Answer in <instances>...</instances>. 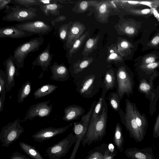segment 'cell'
<instances>
[{"instance_id":"obj_35","label":"cell","mask_w":159,"mask_h":159,"mask_svg":"<svg viewBox=\"0 0 159 159\" xmlns=\"http://www.w3.org/2000/svg\"><path fill=\"white\" fill-rule=\"evenodd\" d=\"M73 23L70 22L60 26L59 28V36L61 41L66 40L70 27Z\"/></svg>"},{"instance_id":"obj_27","label":"cell","mask_w":159,"mask_h":159,"mask_svg":"<svg viewBox=\"0 0 159 159\" xmlns=\"http://www.w3.org/2000/svg\"><path fill=\"white\" fill-rule=\"evenodd\" d=\"M100 36L98 35L95 38H90L86 42L82 55L87 56L97 48Z\"/></svg>"},{"instance_id":"obj_14","label":"cell","mask_w":159,"mask_h":159,"mask_svg":"<svg viewBox=\"0 0 159 159\" xmlns=\"http://www.w3.org/2000/svg\"><path fill=\"white\" fill-rule=\"evenodd\" d=\"M50 44L48 43L46 48L40 53L32 62L33 67L37 66L41 67L43 71H48L53 55L50 53Z\"/></svg>"},{"instance_id":"obj_7","label":"cell","mask_w":159,"mask_h":159,"mask_svg":"<svg viewBox=\"0 0 159 159\" xmlns=\"http://www.w3.org/2000/svg\"><path fill=\"white\" fill-rule=\"evenodd\" d=\"M117 93L120 101L124 94L130 93L132 90V82L130 77L124 67L118 68L116 75Z\"/></svg>"},{"instance_id":"obj_33","label":"cell","mask_w":159,"mask_h":159,"mask_svg":"<svg viewBox=\"0 0 159 159\" xmlns=\"http://www.w3.org/2000/svg\"><path fill=\"white\" fill-rule=\"evenodd\" d=\"M108 98L110 106L115 111L118 112L120 109V101L117 93L113 92L110 93Z\"/></svg>"},{"instance_id":"obj_34","label":"cell","mask_w":159,"mask_h":159,"mask_svg":"<svg viewBox=\"0 0 159 159\" xmlns=\"http://www.w3.org/2000/svg\"><path fill=\"white\" fill-rule=\"evenodd\" d=\"M11 3L15 6H23L26 8L30 7L31 6L42 5L39 0H11Z\"/></svg>"},{"instance_id":"obj_47","label":"cell","mask_w":159,"mask_h":159,"mask_svg":"<svg viewBox=\"0 0 159 159\" xmlns=\"http://www.w3.org/2000/svg\"><path fill=\"white\" fill-rule=\"evenodd\" d=\"M115 156L111 155L108 149L106 151L105 157L102 159H114Z\"/></svg>"},{"instance_id":"obj_6","label":"cell","mask_w":159,"mask_h":159,"mask_svg":"<svg viewBox=\"0 0 159 159\" xmlns=\"http://www.w3.org/2000/svg\"><path fill=\"white\" fill-rule=\"evenodd\" d=\"M50 100L39 102L31 106L27 111L24 119L21 122L30 120L36 117H44L48 116L52 110L53 105Z\"/></svg>"},{"instance_id":"obj_8","label":"cell","mask_w":159,"mask_h":159,"mask_svg":"<svg viewBox=\"0 0 159 159\" xmlns=\"http://www.w3.org/2000/svg\"><path fill=\"white\" fill-rule=\"evenodd\" d=\"M14 26L21 30L40 35L48 34L53 29L50 25L41 20L21 23Z\"/></svg>"},{"instance_id":"obj_11","label":"cell","mask_w":159,"mask_h":159,"mask_svg":"<svg viewBox=\"0 0 159 159\" xmlns=\"http://www.w3.org/2000/svg\"><path fill=\"white\" fill-rule=\"evenodd\" d=\"M3 66L7 77L8 84L6 89L7 91H9L15 85L14 77L20 75L13 56L10 54L9 57L4 61Z\"/></svg>"},{"instance_id":"obj_42","label":"cell","mask_w":159,"mask_h":159,"mask_svg":"<svg viewBox=\"0 0 159 159\" xmlns=\"http://www.w3.org/2000/svg\"><path fill=\"white\" fill-rule=\"evenodd\" d=\"M81 142L78 139L76 141L70 159H74L76 153L79 147Z\"/></svg>"},{"instance_id":"obj_19","label":"cell","mask_w":159,"mask_h":159,"mask_svg":"<svg viewBox=\"0 0 159 159\" xmlns=\"http://www.w3.org/2000/svg\"><path fill=\"white\" fill-rule=\"evenodd\" d=\"M113 140L117 149L122 152L124 148V142L122 127L119 123H117L115 127Z\"/></svg>"},{"instance_id":"obj_55","label":"cell","mask_w":159,"mask_h":159,"mask_svg":"<svg viewBox=\"0 0 159 159\" xmlns=\"http://www.w3.org/2000/svg\"><path fill=\"white\" fill-rule=\"evenodd\" d=\"M142 3L143 4H148V5H149L150 4V2H142Z\"/></svg>"},{"instance_id":"obj_56","label":"cell","mask_w":159,"mask_h":159,"mask_svg":"<svg viewBox=\"0 0 159 159\" xmlns=\"http://www.w3.org/2000/svg\"></svg>"},{"instance_id":"obj_16","label":"cell","mask_w":159,"mask_h":159,"mask_svg":"<svg viewBox=\"0 0 159 159\" xmlns=\"http://www.w3.org/2000/svg\"><path fill=\"white\" fill-rule=\"evenodd\" d=\"M112 2L109 1H97L93 6L96 11L98 17L101 21L107 20L112 10L116 7Z\"/></svg>"},{"instance_id":"obj_3","label":"cell","mask_w":159,"mask_h":159,"mask_svg":"<svg viewBox=\"0 0 159 159\" xmlns=\"http://www.w3.org/2000/svg\"><path fill=\"white\" fill-rule=\"evenodd\" d=\"M21 122V120L18 118L2 127L0 133V141L2 147H8L24 132Z\"/></svg>"},{"instance_id":"obj_52","label":"cell","mask_w":159,"mask_h":159,"mask_svg":"<svg viewBox=\"0 0 159 159\" xmlns=\"http://www.w3.org/2000/svg\"><path fill=\"white\" fill-rule=\"evenodd\" d=\"M150 10L148 9H143L142 10L141 12L144 14H146L149 13L150 12Z\"/></svg>"},{"instance_id":"obj_28","label":"cell","mask_w":159,"mask_h":159,"mask_svg":"<svg viewBox=\"0 0 159 159\" xmlns=\"http://www.w3.org/2000/svg\"><path fill=\"white\" fill-rule=\"evenodd\" d=\"M31 91V84L29 81H27L23 83L18 91L17 95V101L21 103L24 99L30 93Z\"/></svg>"},{"instance_id":"obj_43","label":"cell","mask_w":159,"mask_h":159,"mask_svg":"<svg viewBox=\"0 0 159 159\" xmlns=\"http://www.w3.org/2000/svg\"><path fill=\"white\" fill-rule=\"evenodd\" d=\"M108 148L110 154L116 156L117 154V151L113 144L111 143H108Z\"/></svg>"},{"instance_id":"obj_54","label":"cell","mask_w":159,"mask_h":159,"mask_svg":"<svg viewBox=\"0 0 159 159\" xmlns=\"http://www.w3.org/2000/svg\"><path fill=\"white\" fill-rule=\"evenodd\" d=\"M154 14L156 17H159V14H158L156 11H154Z\"/></svg>"},{"instance_id":"obj_38","label":"cell","mask_w":159,"mask_h":159,"mask_svg":"<svg viewBox=\"0 0 159 159\" xmlns=\"http://www.w3.org/2000/svg\"><path fill=\"white\" fill-rule=\"evenodd\" d=\"M129 43L125 40H118L117 46L118 51L121 56H124L125 50L129 47Z\"/></svg>"},{"instance_id":"obj_40","label":"cell","mask_w":159,"mask_h":159,"mask_svg":"<svg viewBox=\"0 0 159 159\" xmlns=\"http://www.w3.org/2000/svg\"><path fill=\"white\" fill-rule=\"evenodd\" d=\"M10 159H30L20 152L16 151L11 156Z\"/></svg>"},{"instance_id":"obj_48","label":"cell","mask_w":159,"mask_h":159,"mask_svg":"<svg viewBox=\"0 0 159 159\" xmlns=\"http://www.w3.org/2000/svg\"><path fill=\"white\" fill-rule=\"evenodd\" d=\"M66 19V17L64 15H60L56 18L54 20L56 22H59L65 20Z\"/></svg>"},{"instance_id":"obj_13","label":"cell","mask_w":159,"mask_h":159,"mask_svg":"<svg viewBox=\"0 0 159 159\" xmlns=\"http://www.w3.org/2000/svg\"><path fill=\"white\" fill-rule=\"evenodd\" d=\"M34 34L21 30L14 25L7 26L0 28V38H9L21 39Z\"/></svg>"},{"instance_id":"obj_17","label":"cell","mask_w":159,"mask_h":159,"mask_svg":"<svg viewBox=\"0 0 159 159\" xmlns=\"http://www.w3.org/2000/svg\"><path fill=\"white\" fill-rule=\"evenodd\" d=\"M85 111L82 107L75 104L71 105L64 108V114L62 119L67 122L78 120L84 115Z\"/></svg>"},{"instance_id":"obj_36","label":"cell","mask_w":159,"mask_h":159,"mask_svg":"<svg viewBox=\"0 0 159 159\" xmlns=\"http://www.w3.org/2000/svg\"><path fill=\"white\" fill-rule=\"evenodd\" d=\"M96 104V102L95 101H94L88 112L81 117V121L80 122L81 123L88 127L94 109Z\"/></svg>"},{"instance_id":"obj_25","label":"cell","mask_w":159,"mask_h":159,"mask_svg":"<svg viewBox=\"0 0 159 159\" xmlns=\"http://www.w3.org/2000/svg\"><path fill=\"white\" fill-rule=\"evenodd\" d=\"M116 76L113 70L110 69L107 71L105 74L104 80V87L107 91L112 90L117 86Z\"/></svg>"},{"instance_id":"obj_45","label":"cell","mask_w":159,"mask_h":159,"mask_svg":"<svg viewBox=\"0 0 159 159\" xmlns=\"http://www.w3.org/2000/svg\"><path fill=\"white\" fill-rule=\"evenodd\" d=\"M40 2L42 4H51L57 3V2H59V0H39Z\"/></svg>"},{"instance_id":"obj_10","label":"cell","mask_w":159,"mask_h":159,"mask_svg":"<svg viewBox=\"0 0 159 159\" xmlns=\"http://www.w3.org/2000/svg\"><path fill=\"white\" fill-rule=\"evenodd\" d=\"M72 125V124L62 127L55 128L49 127L42 129L33 134L32 138L37 142H42L48 140L52 138L66 132Z\"/></svg>"},{"instance_id":"obj_20","label":"cell","mask_w":159,"mask_h":159,"mask_svg":"<svg viewBox=\"0 0 159 159\" xmlns=\"http://www.w3.org/2000/svg\"><path fill=\"white\" fill-rule=\"evenodd\" d=\"M58 86L53 84H47L42 85L37 89L33 93L35 99L47 96L55 91Z\"/></svg>"},{"instance_id":"obj_12","label":"cell","mask_w":159,"mask_h":159,"mask_svg":"<svg viewBox=\"0 0 159 159\" xmlns=\"http://www.w3.org/2000/svg\"><path fill=\"white\" fill-rule=\"evenodd\" d=\"M86 29L84 25L79 21L73 23L66 40V47L70 49L75 41L82 35Z\"/></svg>"},{"instance_id":"obj_30","label":"cell","mask_w":159,"mask_h":159,"mask_svg":"<svg viewBox=\"0 0 159 159\" xmlns=\"http://www.w3.org/2000/svg\"><path fill=\"white\" fill-rule=\"evenodd\" d=\"M88 127L80 122H75L74 123L73 131L78 140L81 141L87 131Z\"/></svg>"},{"instance_id":"obj_46","label":"cell","mask_w":159,"mask_h":159,"mask_svg":"<svg viewBox=\"0 0 159 159\" xmlns=\"http://www.w3.org/2000/svg\"><path fill=\"white\" fill-rule=\"evenodd\" d=\"M139 88L141 90L146 91L150 89V86L147 83H142L140 84Z\"/></svg>"},{"instance_id":"obj_50","label":"cell","mask_w":159,"mask_h":159,"mask_svg":"<svg viewBox=\"0 0 159 159\" xmlns=\"http://www.w3.org/2000/svg\"><path fill=\"white\" fill-rule=\"evenodd\" d=\"M159 43V37L156 36L154 37L152 41V43L153 45H157Z\"/></svg>"},{"instance_id":"obj_26","label":"cell","mask_w":159,"mask_h":159,"mask_svg":"<svg viewBox=\"0 0 159 159\" xmlns=\"http://www.w3.org/2000/svg\"><path fill=\"white\" fill-rule=\"evenodd\" d=\"M107 91L106 89L104 86L101 96L99 98L98 102L96 103L94 109L89 125L91 124L99 115L102 108L103 102L105 100V95Z\"/></svg>"},{"instance_id":"obj_53","label":"cell","mask_w":159,"mask_h":159,"mask_svg":"<svg viewBox=\"0 0 159 159\" xmlns=\"http://www.w3.org/2000/svg\"><path fill=\"white\" fill-rule=\"evenodd\" d=\"M125 2H127L128 3H129L130 4H136L138 3V2L137 1H127Z\"/></svg>"},{"instance_id":"obj_41","label":"cell","mask_w":159,"mask_h":159,"mask_svg":"<svg viewBox=\"0 0 159 159\" xmlns=\"http://www.w3.org/2000/svg\"><path fill=\"white\" fill-rule=\"evenodd\" d=\"M6 92V90H5L0 94V112L3 111V104L5 99V95Z\"/></svg>"},{"instance_id":"obj_44","label":"cell","mask_w":159,"mask_h":159,"mask_svg":"<svg viewBox=\"0 0 159 159\" xmlns=\"http://www.w3.org/2000/svg\"><path fill=\"white\" fill-rule=\"evenodd\" d=\"M11 0H0V10L6 9L8 4L11 3Z\"/></svg>"},{"instance_id":"obj_21","label":"cell","mask_w":159,"mask_h":159,"mask_svg":"<svg viewBox=\"0 0 159 159\" xmlns=\"http://www.w3.org/2000/svg\"><path fill=\"white\" fill-rule=\"evenodd\" d=\"M19 144L23 152L33 159H44L34 146L21 142H19Z\"/></svg>"},{"instance_id":"obj_31","label":"cell","mask_w":159,"mask_h":159,"mask_svg":"<svg viewBox=\"0 0 159 159\" xmlns=\"http://www.w3.org/2000/svg\"><path fill=\"white\" fill-rule=\"evenodd\" d=\"M96 76L91 75L86 77L83 81L80 89V93L82 95L88 92L92 86L95 79Z\"/></svg>"},{"instance_id":"obj_18","label":"cell","mask_w":159,"mask_h":159,"mask_svg":"<svg viewBox=\"0 0 159 159\" xmlns=\"http://www.w3.org/2000/svg\"><path fill=\"white\" fill-rule=\"evenodd\" d=\"M108 144L103 143L89 151L85 159H102L108 149Z\"/></svg>"},{"instance_id":"obj_49","label":"cell","mask_w":159,"mask_h":159,"mask_svg":"<svg viewBox=\"0 0 159 159\" xmlns=\"http://www.w3.org/2000/svg\"><path fill=\"white\" fill-rule=\"evenodd\" d=\"M157 66V64L156 62H153L148 64L147 67L149 69H154Z\"/></svg>"},{"instance_id":"obj_29","label":"cell","mask_w":159,"mask_h":159,"mask_svg":"<svg viewBox=\"0 0 159 159\" xmlns=\"http://www.w3.org/2000/svg\"><path fill=\"white\" fill-rule=\"evenodd\" d=\"M89 35V31H87L75 41L68 52V54L70 57H71L73 54L80 48L84 42Z\"/></svg>"},{"instance_id":"obj_22","label":"cell","mask_w":159,"mask_h":159,"mask_svg":"<svg viewBox=\"0 0 159 159\" xmlns=\"http://www.w3.org/2000/svg\"><path fill=\"white\" fill-rule=\"evenodd\" d=\"M93 58L92 57H85L82 59L75 62L72 66V69L70 72L71 75L76 74L82 71L88 66L93 61Z\"/></svg>"},{"instance_id":"obj_9","label":"cell","mask_w":159,"mask_h":159,"mask_svg":"<svg viewBox=\"0 0 159 159\" xmlns=\"http://www.w3.org/2000/svg\"><path fill=\"white\" fill-rule=\"evenodd\" d=\"M125 114L123 118H120L121 121L128 130L131 136H134L138 127L136 122L133 105L128 99L125 100Z\"/></svg>"},{"instance_id":"obj_24","label":"cell","mask_w":159,"mask_h":159,"mask_svg":"<svg viewBox=\"0 0 159 159\" xmlns=\"http://www.w3.org/2000/svg\"><path fill=\"white\" fill-rule=\"evenodd\" d=\"M121 56L119 53L117 46L112 44L109 47L107 51V61L108 63L113 61L115 63L122 61Z\"/></svg>"},{"instance_id":"obj_32","label":"cell","mask_w":159,"mask_h":159,"mask_svg":"<svg viewBox=\"0 0 159 159\" xmlns=\"http://www.w3.org/2000/svg\"><path fill=\"white\" fill-rule=\"evenodd\" d=\"M96 1H82L79 2L73 8L76 9L72 10L78 13L85 12L90 5L94 6L97 2Z\"/></svg>"},{"instance_id":"obj_15","label":"cell","mask_w":159,"mask_h":159,"mask_svg":"<svg viewBox=\"0 0 159 159\" xmlns=\"http://www.w3.org/2000/svg\"><path fill=\"white\" fill-rule=\"evenodd\" d=\"M49 68L52 73L50 79L58 81L63 82L67 80L69 77V72L64 63L58 64L54 62Z\"/></svg>"},{"instance_id":"obj_4","label":"cell","mask_w":159,"mask_h":159,"mask_svg":"<svg viewBox=\"0 0 159 159\" xmlns=\"http://www.w3.org/2000/svg\"><path fill=\"white\" fill-rule=\"evenodd\" d=\"M77 140L75 134L70 133L57 143L48 147L46 151L48 159H61L67 154Z\"/></svg>"},{"instance_id":"obj_39","label":"cell","mask_w":159,"mask_h":159,"mask_svg":"<svg viewBox=\"0 0 159 159\" xmlns=\"http://www.w3.org/2000/svg\"><path fill=\"white\" fill-rule=\"evenodd\" d=\"M119 30L121 31H123L126 34L129 35L132 34L134 32V29L133 27L129 26H125L122 25L119 27Z\"/></svg>"},{"instance_id":"obj_51","label":"cell","mask_w":159,"mask_h":159,"mask_svg":"<svg viewBox=\"0 0 159 159\" xmlns=\"http://www.w3.org/2000/svg\"><path fill=\"white\" fill-rule=\"evenodd\" d=\"M155 61L154 58L152 57H150L147 58L145 60V62L148 64H150L153 63Z\"/></svg>"},{"instance_id":"obj_37","label":"cell","mask_w":159,"mask_h":159,"mask_svg":"<svg viewBox=\"0 0 159 159\" xmlns=\"http://www.w3.org/2000/svg\"><path fill=\"white\" fill-rule=\"evenodd\" d=\"M8 84L7 77L5 72L0 70V94L6 90Z\"/></svg>"},{"instance_id":"obj_5","label":"cell","mask_w":159,"mask_h":159,"mask_svg":"<svg viewBox=\"0 0 159 159\" xmlns=\"http://www.w3.org/2000/svg\"><path fill=\"white\" fill-rule=\"evenodd\" d=\"M20 6H7L3 11L6 14L2 20L7 21L21 22L32 19L37 16V9L31 7L21 8Z\"/></svg>"},{"instance_id":"obj_2","label":"cell","mask_w":159,"mask_h":159,"mask_svg":"<svg viewBox=\"0 0 159 159\" xmlns=\"http://www.w3.org/2000/svg\"><path fill=\"white\" fill-rule=\"evenodd\" d=\"M44 40L42 37L31 39L15 49L13 56L18 69L23 67L25 59L29 53L39 50Z\"/></svg>"},{"instance_id":"obj_1","label":"cell","mask_w":159,"mask_h":159,"mask_svg":"<svg viewBox=\"0 0 159 159\" xmlns=\"http://www.w3.org/2000/svg\"><path fill=\"white\" fill-rule=\"evenodd\" d=\"M108 105L105 100L101 113L93 122L89 125L87 131L82 139V145L90 146L93 143L101 142L106 134Z\"/></svg>"},{"instance_id":"obj_23","label":"cell","mask_w":159,"mask_h":159,"mask_svg":"<svg viewBox=\"0 0 159 159\" xmlns=\"http://www.w3.org/2000/svg\"><path fill=\"white\" fill-rule=\"evenodd\" d=\"M63 7L58 3L42 4L40 6V9L46 16H49V14L57 16L60 15L59 9Z\"/></svg>"}]
</instances>
